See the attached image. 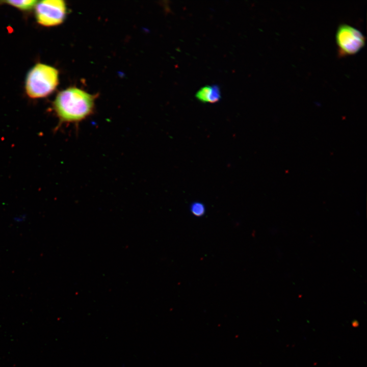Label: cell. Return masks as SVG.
I'll list each match as a JSON object with an SVG mask.
<instances>
[{"label":"cell","instance_id":"6da1fadb","mask_svg":"<svg viewBox=\"0 0 367 367\" xmlns=\"http://www.w3.org/2000/svg\"><path fill=\"white\" fill-rule=\"evenodd\" d=\"M96 96L75 87L61 91L56 96L53 109L59 124H79L94 112Z\"/></svg>","mask_w":367,"mask_h":367},{"label":"cell","instance_id":"7a4b0ae2","mask_svg":"<svg viewBox=\"0 0 367 367\" xmlns=\"http://www.w3.org/2000/svg\"><path fill=\"white\" fill-rule=\"evenodd\" d=\"M59 72L55 68L42 63L35 65L29 72L25 84L27 95L32 98L46 97L56 88Z\"/></svg>","mask_w":367,"mask_h":367},{"label":"cell","instance_id":"3957f363","mask_svg":"<svg viewBox=\"0 0 367 367\" xmlns=\"http://www.w3.org/2000/svg\"><path fill=\"white\" fill-rule=\"evenodd\" d=\"M335 38L338 55L342 57L354 55L365 45V38L361 32L347 24L338 27Z\"/></svg>","mask_w":367,"mask_h":367},{"label":"cell","instance_id":"277c9868","mask_svg":"<svg viewBox=\"0 0 367 367\" xmlns=\"http://www.w3.org/2000/svg\"><path fill=\"white\" fill-rule=\"evenodd\" d=\"M35 8L37 22L45 27L61 24L64 20L66 13V4L62 0L38 1Z\"/></svg>","mask_w":367,"mask_h":367},{"label":"cell","instance_id":"5b68a950","mask_svg":"<svg viewBox=\"0 0 367 367\" xmlns=\"http://www.w3.org/2000/svg\"><path fill=\"white\" fill-rule=\"evenodd\" d=\"M196 97L202 102H216L221 98L220 89L217 85L206 86L198 91Z\"/></svg>","mask_w":367,"mask_h":367},{"label":"cell","instance_id":"8992f818","mask_svg":"<svg viewBox=\"0 0 367 367\" xmlns=\"http://www.w3.org/2000/svg\"><path fill=\"white\" fill-rule=\"evenodd\" d=\"M37 1L23 0V1H7L5 3L21 10H29L35 7Z\"/></svg>","mask_w":367,"mask_h":367},{"label":"cell","instance_id":"52a82bcc","mask_svg":"<svg viewBox=\"0 0 367 367\" xmlns=\"http://www.w3.org/2000/svg\"><path fill=\"white\" fill-rule=\"evenodd\" d=\"M191 211L195 216L200 217L204 215L205 211V206L203 204L195 202L191 205Z\"/></svg>","mask_w":367,"mask_h":367}]
</instances>
